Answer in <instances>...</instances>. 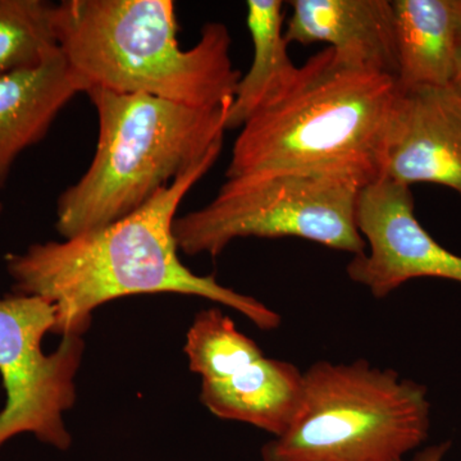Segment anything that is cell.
<instances>
[{
  "label": "cell",
  "instance_id": "12",
  "mask_svg": "<svg viewBox=\"0 0 461 461\" xmlns=\"http://www.w3.org/2000/svg\"><path fill=\"white\" fill-rule=\"evenodd\" d=\"M303 391L297 366L263 357L230 377L202 381L200 399L220 420L251 424L277 438L295 420Z\"/></svg>",
  "mask_w": 461,
  "mask_h": 461
},
{
  "label": "cell",
  "instance_id": "5",
  "mask_svg": "<svg viewBox=\"0 0 461 461\" xmlns=\"http://www.w3.org/2000/svg\"><path fill=\"white\" fill-rule=\"evenodd\" d=\"M303 375L295 420L263 446V461H402L429 438L423 384L366 360L318 362Z\"/></svg>",
  "mask_w": 461,
  "mask_h": 461
},
{
  "label": "cell",
  "instance_id": "8",
  "mask_svg": "<svg viewBox=\"0 0 461 461\" xmlns=\"http://www.w3.org/2000/svg\"><path fill=\"white\" fill-rule=\"evenodd\" d=\"M357 224L369 251L353 257L346 272L377 299L415 278L461 284V257L423 229L411 187L387 177L366 185L357 198Z\"/></svg>",
  "mask_w": 461,
  "mask_h": 461
},
{
  "label": "cell",
  "instance_id": "6",
  "mask_svg": "<svg viewBox=\"0 0 461 461\" xmlns=\"http://www.w3.org/2000/svg\"><path fill=\"white\" fill-rule=\"evenodd\" d=\"M366 185L339 173H269L227 178L215 198L176 218L173 233L186 256L217 258L238 239L299 238L360 256L357 224Z\"/></svg>",
  "mask_w": 461,
  "mask_h": 461
},
{
  "label": "cell",
  "instance_id": "10",
  "mask_svg": "<svg viewBox=\"0 0 461 461\" xmlns=\"http://www.w3.org/2000/svg\"><path fill=\"white\" fill-rule=\"evenodd\" d=\"M288 44L327 42L345 65L396 77L395 16L388 0H293Z\"/></svg>",
  "mask_w": 461,
  "mask_h": 461
},
{
  "label": "cell",
  "instance_id": "14",
  "mask_svg": "<svg viewBox=\"0 0 461 461\" xmlns=\"http://www.w3.org/2000/svg\"><path fill=\"white\" fill-rule=\"evenodd\" d=\"M284 2L249 0L247 25L254 56L247 75L241 76L226 118L227 130L241 129L254 114L286 90L299 67L288 56L285 38Z\"/></svg>",
  "mask_w": 461,
  "mask_h": 461
},
{
  "label": "cell",
  "instance_id": "17",
  "mask_svg": "<svg viewBox=\"0 0 461 461\" xmlns=\"http://www.w3.org/2000/svg\"><path fill=\"white\" fill-rule=\"evenodd\" d=\"M450 442H444V444L430 446V447L426 448V450L418 454V456L415 457L414 461H442L446 453H447L448 448H450Z\"/></svg>",
  "mask_w": 461,
  "mask_h": 461
},
{
  "label": "cell",
  "instance_id": "20",
  "mask_svg": "<svg viewBox=\"0 0 461 461\" xmlns=\"http://www.w3.org/2000/svg\"><path fill=\"white\" fill-rule=\"evenodd\" d=\"M2 212H3V205H2V203H0V214H2Z\"/></svg>",
  "mask_w": 461,
  "mask_h": 461
},
{
  "label": "cell",
  "instance_id": "1",
  "mask_svg": "<svg viewBox=\"0 0 461 461\" xmlns=\"http://www.w3.org/2000/svg\"><path fill=\"white\" fill-rule=\"evenodd\" d=\"M215 149L147 204L115 222L63 241L36 242L5 257L16 294L48 300L56 308L54 335L83 336L91 315L112 300L150 294H178L211 300L272 330L281 315L259 300L199 276L178 257L173 233L182 200L213 167Z\"/></svg>",
  "mask_w": 461,
  "mask_h": 461
},
{
  "label": "cell",
  "instance_id": "7",
  "mask_svg": "<svg viewBox=\"0 0 461 461\" xmlns=\"http://www.w3.org/2000/svg\"><path fill=\"white\" fill-rule=\"evenodd\" d=\"M54 324L56 308L42 297H0V375L5 390L0 447L23 433L59 450L72 444L63 415L75 405L85 344L83 336H66L56 351L45 354L42 339Z\"/></svg>",
  "mask_w": 461,
  "mask_h": 461
},
{
  "label": "cell",
  "instance_id": "15",
  "mask_svg": "<svg viewBox=\"0 0 461 461\" xmlns=\"http://www.w3.org/2000/svg\"><path fill=\"white\" fill-rule=\"evenodd\" d=\"M47 0H0V77L35 68L59 51Z\"/></svg>",
  "mask_w": 461,
  "mask_h": 461
},
{
  "label": "cell",
  "instance_id": "18",
  "mask_svg": "<svg viewBox=\"0 0 461 461\" xmlns=\"http://www.w3.org/2000/svg\"><path fill=\"white\" fill-rule=\"evenodd\" d=\"M455 93L461 98V51L459 54V60H457L456 72H455V77L453 84H451Z\"/></svg>",
  "mask_w": 461,
  "mask_h": 461
},
{
  "label": "cell",
  "instance_id": "3",
  "mask_svg": "<svg viewBox=\"0 0 461 461\" xmlns=\"http://www.w3.org/2000/svg\"><path fill=\"white\" fill-rule=\"evenodd\" d=\"M54 26L85 93L99 87L213 109L232 102L241 78L224 23H206L193 48H181L172 0H63Z\"/></svg>",
  "mask_w": 461,
  "mask_h": 461
},
{
  "label": "cell",
  "instance_id": "16",
  "mask_svg": "<svg viewBox=\"0 0 461 461\" xmlns=\"http://www.w3.org/2000/svg\"><path fill=\"white\" fill-rule=\"evenodd\" d=\"M184 350L191 372L202 381L230 377L264 357L259 345L218 308L196 315L187 330Z\"/></svg>",
  "mask_w": 461,
  "mask_h": 461
},
{
  "label": "cell",
  "instance_id": "13",
  "mask_svg": "<svg viewBox=\"0 0 461 461\" xmlns=\"http://www.w3.org/2000/svg\"><path fill=\"white\" fill-rule=\"evenodd\" d=\"M393 8L402 93L450 87L461 51L456 0H393Z\"/></svg>",
  "mask_w": 461,
  "mask_h": 461
},
{
  "label": "cell",
  "instance_id": "2",
  "mask_svg": "<svg viewBox=\"0 0 461 461\" xmlns=\"http://www.w3.org/2000/svg\"><path fill=\"white\" fill-rule=\"evenodd\" d=\"M402 94L393 76L345 65L326 48L241 127L226 178L296 172L377 181Z\"/></svg>",
  "mask_w": 461,
  "mask_h": 461
},
{
  "label": "cell",
  "instance_id": "4",
  "mask_svg": "<svg viewBox=\"0 0 461 461\" xmlns=\"http://www.w3.org/2000/svg\"><path fill=\"white\" fill-rule=\"evenodd\" d=\"M98 115L93 162L57 202L56 227L71 239L133 213L182 173L223 148L222 107H187L148 94L86 90Z\"/></svg>",
  "mask_w": 461,
  "mask_h": 461
},
{
  "label": "cell",
  "instance_id": "19",
  "mask_svg": "<svg viewBox=\"0 0 461 461\" xmlns=\"http://www.w3.org/2000/svg\"><path fill=\"white\" fill-rule=\"evenodd\" d=\"M456 2H457V9H459L460 29H461V0H456Z\"/></svg>",
  "mask_w": 461,
  "mask_h": 461
},
{
  "label": "cell",
  "instance_id": "11",
  "mask_svg": "<svg viewBox=\"0 0 461 461\" xmlns=\"http://www.w3.org/2000/svg\"><path fill=\"white\" fill-rule=\"evenodd\" d=\"M85 93L62 51L41 66L0 77V191L18 157L44 140L66 105Z\"/></svg>",
  "mask_w": 461,
  "mask_h": 461
},
{
  "label": "cell",
  "instance_id": "9",
  "mask_svg": "<svg viewBox=\"0 0 461 461\" xmlns=\"http://www.w3.org/2000/svg\"><path fill=\"white\" fill-rule=\"evenodd\" d=\"M384 177L409 187L441 185L461 198V98L453 87L402 94Z\"/></svg>",
  "mask_w": 461,
  "mask_h": 461
}]
</instances>
